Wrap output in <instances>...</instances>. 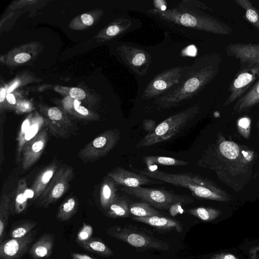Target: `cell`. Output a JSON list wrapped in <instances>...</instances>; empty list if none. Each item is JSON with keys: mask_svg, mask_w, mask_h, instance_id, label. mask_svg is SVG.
Wrapping results in <instances>:
<instances>
[{"mask_svg": "<svg viewBox=\"0 0 259 259\" xmlns=\"http://www.w3.org/2000/svg\"><path fill=\"white\" fill-rule=\"evenodd\" d=\"M218 70L212 56H205L197 58L180 82L156 98L153 103L163 109L177 106L203 90L214 77Z\"/></svg>", "mask_w": 259, "mask_h": 259, "instance_id": "cell-1", "label": "cell"}, {"mask_svg": "<svg viewBox=\"0 0 259 259\" xmlns=\"http://www.w3.org/2000/svg\"><path fill=\"white\" fill-rule=\"evenodd\" d=\"M134 171L146 177L178 187L187 188L193 197L199 199L227 202L230 197L213 181L191 172L169 173L160 170L138 169Z\"/></svg>", "mask_w": 259, "mask_h": 259, "instance_id": "cell-2", "label": "cell"}, {"mask_svg": "<svg viewBox=\"0 0 259 259\" xmlns=\"http://www.w3.org/2000/svg\"><path fill=\"white\" fill-rule=\"evenodd\" d=\"M150 13L166 21L193 29L218 34H228L232 31L227 24L202 12L193 11L190 8L180 6L162 11L149 10Z\"/></svg>", "mask_w": 259, "mask_h": 259, "instance_id": "cell-3", "label": "cell"}, {"mask_svg": "<svg viewBox=\"0 0 259 259\" xmlns=\"http://www.w3.org/2000/svg\"><path fill=\"white\" fill-rule=\"evenodd\" d=\"M199 110V106L195 105L167 118L142 138L136 147L145 148L170 139L188 125Z\"/></svg>", "mask_w": 259, "mask_h": 259, "instance_id": "cell-4", "label": "cell"}, {"mask_svg": "<svg viewBox=\"0 0 259 259\" xmlns=\"http://www.w3.org/2000/svg\"><path fill=\"white\" fill-rule=\"evenodd\" d=\"M121 190L160 209H169L175 205L186 204L193 201L188 195H179L160 188L123 187Z\"/></svg>", "mask_w": 259, "mask_h": 259, "instance_id": "cell-5", "label": "cell"}, {"mask_svg": "<svg viewBox=\"0 0 259 259\" xmlns=\"http://www.w3.org/2000/svg\"><path fill=\"white\" fill-rule=\"evenodd\" d=\"M190 66H177L165 70L156 75L144 90L142 98H157L179 84L188 73Z\"/></svg>", "mask_w": 259, "mask_h": 259, "instance_id": "cell-6", "label": "cell"}, {"mask_svg": "<svg viewBox=\"0 0 259 259\" xmlns=\"http://www.w3.org/2000/svg\"><path fill=\"white\" fill-rule=\"evenodd\" d=\"M121 133L117 129L109 130L97 137L79 152L85 161H93L108 154L117 144Z\"/></svg>", "mask_w": 259, "mask_h": 259, "instance_id": "cell-7", "label": "cell"}, {"mask_svg": "<svg viewBox=\"0 0 259 259\" xmlns=\"http://www.w3.org/2000/svg\"><path fill=\"white\" fill-rule=\"evenodd\" d=\"M73 173L71 167L59 168L40 197L39 206L47 207L61 197L68 188Z\"/></svg>", "mask_w": 259, "mask_h": 259, "instance_id": "cell-8", "label": "cell"}, {"mask_svg": "<svg viewBox=\"0 0 259 259\" xmlns=\"http://www.w3.org/2000/svg\"><path fill=\"white\" fill-rule=\"evenodd\" d=\"M114 238L136 247H146L159 250H168V245L159 240L142 233L132 231L126 228L109 233Z\"/></svg>", "mask_w": 259, "mask_h": 259, "instance_id": "cell-9", "label": "cell"}, {"mask_svg": "<svg viewBox=\"0 0 259 259\" xmlns=\"http://www.w3.org/2000/svg\"><path fill=\"white\" fill-rule=\"evenodd\" d=\"M38 229H33L24 237L11 238L0 245V259H21L34 240Z\"/></svg>", "mask_w": 259, "mask_h": 259, "instance_id": "cell-10", "label": "cell"}, {"mask_svg": "<svg viewBox=\"0 0 259 259\" xmlns=\"http://www.w3.org/2000/svg\"><path fill=\"white\" fill-rule=\"evenodd\" d=\"M121 53L125 63L138 75L147 73L151 62V57L144 50L133 46L121 47Z\"/></svg>", "mask_w": 259, "mask_h": 259, "instance_id": "cell-11", "label": "cell"}, {"mask_svg": "<svg viewBox=\"0 0 259 259\" xmlns=\"http://www.w3.org/2000/svg\"><path fill=\"white\" fill-rule=\"evenodd\" d=\"M258 77L259 65L250 66L238 74L230 85V94L224 105L227 106L239 98Z\"/></svg>", "mask_w": 259, "mask_h": 259, "instance_id": "cell-12", "label": "cell"}, {"mask_svg": "<svg viewBox=\"0 0 259 259\" xmlns=\"http://www.w3.org/2000/svg\"><path fill=\"white\" fill-rule=\"evenodd\" d=\"M116 183L124 187L135 188L146 185L162 184L161 181L154 180L146 176L125 169L121 166L114 168L108 173Z\"/></svg>", "mask_w": 259, "mask_h": 259, "instance_id": "cell-13", "label": "cell"}, {"mask_svg": "<svg viewBox=\"0 0 259 259\" xmlns=\"http://www.w3.org/2000/svg\"><path fill=\"white\" fill-rule=\"evenodd\" d=\"M48 138L46 130H42L23 147L22 152V167L26 169L33 165L40 157Z\"/></svg>", "mask_w": 259, "mask_h": 259, "instance_id": "cell-14", "label": "cell"}, {"mask_svg": "<svg viewBox=\"0 0 259 259\" xmlns=\"http://www.w3.org/2000/svg\"><path fill=\"white\" fill-rule=\"evenodd\" d=\"M227 52L242 63L259 65V44H232L227 47Z\"/></svg>", "mask_w": 259, "mask_h": 259, "instance_id": "cell-15", "label": "cell"}, {"mask_svg": "<svg viewBox=\"0 0 259 259\" xmlns=\"http://www.w3.org/2000/svg\"><path fill=\"white\" fill-rule=\"evenodd\" d=\"M54 234L45 233L31 246L29 254L33 259H46L51 255L54 247Z\"/></svg>", "mask_w": 259, "mask_h": 259, "instance_id": "cell-16", "label": "cell"}, {"mask_svg": "<svg viewBox=\"0 0 259 259\" xmlns=\"http://www.w3.org/2000/svg\"><path fill=\"white\" fill-rule=\"evenodd\" d=\"M132 219L163 230L175 231L178 233H181L183 231V225L180 222L161 215L149 217H134Z\"/></svg>", "mask_w": 259, "mask_h": 259, "instance_id": "cell-17", "label": "cell"}, {"mask_svg": "<svg viewBox=\"0 0 259 259\" xmlns=\"http://www.w3.org/2000/svg\"><path fill=\"white\" fill-rule=\"evenodd\" d=\"M58 169L57 164L53 163L39 174L30 189L33 193L34 200L42 195Z\"/></svg>", "mask_w": 259, "mask_h": 259, "instance_id": "cell-18", "label": "cell"}, {"mask_svg": "<svg viewBox=\"0 0 259 259\" xmlns=\"http://www.w3.org/2000/svg\"><path fill=\"white\" fill-rule=\"evenodd\" d=\"M33 198V193L30 189H28L25 179L19 180L15 198L13 205L11 206V211L15 213H20L23 211L27 205V199Z\"/></svg>", "mask_w": 259, "mask_h": 259, "instance_id": "cell-19", "label": "cell"}, {"mask_svg": "<svg viewBox=\"0 0 259 259\" xmlns=\"http://www.w3.org/2000/svg\"><path fill=\"white\" fill-rule=\"evenodd\" d=\"M259 103V79L251 89L241 97L234 106L237 113H241Z\"/></svg>", "mask_w": 259, "mask_h": 259, "instance_id": "cell-20", "label": "cell"}, {"mask_svg": "<svg viewBox=\"0 0 259 259\" xmlns=\"http://www.w3.org/2000/svg\"><path fill=\"white\" fill-rule=\"evenodd\" d=\"M117 196L115 181L108 176L106 177L100 190V203L102 207L107 210Z\"/></svg>", "mask_w": 259, "mask_h": 259, "instance_id": "cell-21", "label": "cell"}, {"mask_svg": "<svg viewBox=\"0 0 259 259\" xmlns=\"http://www.w3.org/2000/svg\"><path fill=\"white\" fill-rule=\"evenodd\" d=\"M129 200L124 196H117L106 210V214L112 218H127L130 216Z\"/></svg>", "mask_w": 259, "mask_h": 259, "instance_id": "cell-22", "label": "cell"}, {"mask_svg": "<svg viewBox=\"0 0 259 259\" xmlns=\"http://www.w3.org/2000/svg\"><path fill=\"white\" fill-rule=\"evenodd\" d=\"M44 120L42 117L35 116L32 118L31 124L25 134L22 141L18 143L17 149V159L20 160L22 156V150L25 145L33 139L38 133L43 124Z\"/></svg>", "mask_w": 259, "mask_h": 259, "instance_id": "cell-23", "label": "cell"}, {"mask_svg": "<svg viewBox=\"0 0 259 259\" xmlns=\"http://www.w3.org/2000/svg\"><path fill=\"white\" fill-rule=\"evenodd\" d=\"M79 245L84 249L101 256H109L113 255L112 250L98 238H91Z\"/></svg>", "mask_w": 259, "mask_h": 259, "instance_id": "cell-24", "label": "cell"}, {"mask_svg": "<svg viewBox=\"0 0 259 259\" xmlns=\"http://www.w3.org/2000/svg\"><path fill=\"white\" fill-rule=\"evenodd\" d=\"M12 200L9 195H4L0 203V243H2L11 211Z\"/></svg>", "mask_w": 259, "mask_h": 259, "instance_id": "cell-25", "label": "cell"}, {"mask_svg": "<svg viewBox=\"0 0 259 259\" xmlns=\"http://www.w3.org/2000/svg\"><path fill=\"white\" fill-rule=\"evenodd\" d=\"M37 223L31 220H23L17 222L12 226L10 231L11 238H18L25 236L37 226Z\"/></svg>", "mask_w": 259, "mask_h": 259, "instance_id": "cell-26", "label": "cell"}, {"mask_svg": "<svg viewBox=\"0 0 259 259\" xmlns=\"http://www.w3.org/2000/svg\"><path fill=\"white\" fill-rule=\"evenodd\" d=\"M77 208V202L74 197L68 198L59 206L56 218L60 222L69 220L75 214Z\"/></svg>", "mask_w": 259, "mask_h": 259, "instance_id": "cell-27", "label": "cell"}, {"mask_svg": "<svg viewBox=\"0 0 259 259\" xmlns=\"http://www.w3.org/2000/svg\"><path fill=\"white\" fill-rule=\"evenodd\" d=\"M142 159L147 167H150L153 164L184 166L189 164V163L186 161L166 156H146L143 157Z\"/></svg>", "mask_w": 259, "mask_h": 259, "instance_id": "cell-28", "label": "cell"}, {"mask_svg": "<svg viewBox=\"0 0 259 259\" xmlns=\"http://www.w3.org/2000/svg\"><path fill=\"white\" fill-rule=\"evenodd\" d=\"M129 209L130 213L135 217H149L161 215L159 211L145 202L132 203L130 205Z\"/></svg>", "mask_w": 259, "mask_h": 259, "instance_id": "cell-29", "label": "cell"}, {"mask_svg": "<svg viewBox=\"0 0 259 259\" xmlns=\"http://www.w3.org/2000/svg\"><path fill=\"white\" fill-rule=\"evenodd\" d=\"M187 212L205 222L214 220L222 214L218 209L208 207H197L187 210Z\"/></svg>", "mask_w": 259, "mask_h": 259, "instance_id": "cell-30", "label": "cell"}, {"mask_svg": "<svg viewBox=\"0 0 259 259\" xmlns=\"http://www.w3.org/2000/svg\"><path fill=\"white\" fill-rule=\"evenodd\" d=\"M235 2L245 11L248 21L259 31V12L248 0H235Z\"/></svg>", "mask_w": 259, "mask_h": 259, "instance_id": "cell-31", "label": "cell"}, {"mask_svg": "<svg viewBox=\"0 0 259 259\" xmlns=\"http://www.w3.org/2000/svg\"><path fill=\"white\" fill-rule=\"evenodd\" d=\"M219 149L223 156L229 159L236 158L239 154L238 146L232 141L222 142L219 145Z\"/></svg>", "mask_w": 259, "mask_h": 259, "instance_id": "cell-32", "label": "cell"}, {"mask_svg": "<svg viewBox=\"0 0 259 259\" xmlns=\"http://www.w3.org/2000/svg\"><path fill=\"white\" fill-rule=\"evenodd\" d=\"M93 234V229L89 225L84 223L77 234L76 241L79 245L80 244L88 241L92 238Z\"/></svg>", "mask_w": 259, "mask_h": 259, "instance_id": "cell-33", "label": "cell"}, {"mask_svg": "<svg viewBox=\"0 0 259 259\" xmlns=\"http://www.w3.org/2000/svg\"><path fill=\"white\" fill-rule=\"evenodd\" d=\"M237 127L239 132L245 138L250 136L251 130V120L247 117L239 118L237 121Z\"/></svg>", "mask_w": 259, "mask_h": 259, "instance_id": "cell-34", "label": "cell"}, {"mask_svg": "<svg viewBox=\"0 0 259 259\" xmlns=\"http://www.w3.org/2000/svg\"><path fill=\"white\" fill-rule=\"evenodd\" d=\"M49 118L53 121H59L62 118L61 111L57 107H52L48 111Z\"/></svg>", "mask_w": 259, "mask_h": 259, "instance_id": "cell-35", "label": "cell"}, {"mask_svg": "<svg viewBox=\"0 0 259 259\" xmlns=\"http://www.w3.org/2000/svg\"><path fill=\"white\" fill-rule=\"evenodd\" d=\"M32 118L28 117L23 122L18 137V143L22 141L24 136L29 127Z\"/></svg>", "mask_w": 259, "mask_h": 259, "instance_id": "cell-36", "label": "cell"}, {"mask_svg": "<svg viewBox=\"0 0 259 259\" xmlns=\"http://www.w3.org/2000/svg\"><path fill=\"white\" fill-rule=\"evenodd\" d=\"M70 95L72 98L77 100L84 99L86 95L83 90L77 88H72L70 91Z\"/></svg>", "mask_w": 259, "mask_h": 259, "instance_id": "cell-37", "label": "cell"}, {"mask_svg": "<svg viewBox=\"0 0 259 259\" xmlns=\"http://www.w3.org/2000/svg\"><path fill=\"white\" fill-rule=\"evenodd\" d=\"M144 129L149 133L154 131L156 128V122L152 119H145L143 122Z\"/></svg>", "mask_w": 259, "mask_h": 259, "instance_id": "cell-38", "label": "cell"}, {"mask_svg": "<svg viewBox=\"0 0 259 259\" xmlns=\"http://www.w3.org/2000/svg\"><path fill=\"white\" fill-rule=\"evenodd\" d=\"M74 108L76 111L82 115H88L89 113L88 110L83 106L80 105V102L77 100L74 101Z\"/></svg>", "mask_w": 259, "mask_h": 259, "instance_id": "cell-39", "label": "cell"}, {"mask_svg": "<svg viewBox=\"0 0 259 259\" xmlns=\"http://www.w3.org/2000/svg\"><path fill=\"white\" fill-rule=\"evenodd\" d=\"M210 259H239L235 255L229 253H220L213 255Z\"/></svg>", "mask_w": 259, "mask_h": 259, "instance_id": "cell-40", "label": "cell"}, {"mask_svg": "<svg viewBox=\"0 0 259 259\" xmlns=\"http://www.w3.org/2000/svg\"><path fill=\"white\" fill-rule=\"evenodd\" d=\"M30 55L26 53H20L14 57L15 61L19 63H24L30 59Z\"/></svg>", "mask_w": 259, "mask_h": 259, "instance_id": "cell-41", "label": "cell"}, {"mask_svg": "<svg viewBox=\"0 0 259 259\" xmlns=\"http://www.w3.org/2000/svg\"><path fill=\"white\" fill-rule=\"evenodd\" d=\"M81 19L84 24L87 26H90L93 24L94 19L93 17L89 14H84L81 16Z\"/></svg>", "mask_w": 259, "mask_h": 259, "instance_id": "cell-42", "label": "cell"}, {"mask_svg": "<svg viewBox=\"0 0 259 259\" xmlns=\"http://www.w3.org/2000/svg\"><path fill=\"white\" fill-rule=\"evenodd\" d=\"M71 256L72 259H94L87 254L75 252H72Z\"/></svg>", "mask_w": 259, "mask_h": 259, "instance_id": "cell-43", "label": "cell"}, {"mask_svg": "<svg viewBox=\"0 0 259 259\" xmlns=\"http://www.w3.org/2000/svg\"><path fill=\"white\" fill-rule=\"evenodd\" d=\"M18 107L21 111L26 112L30 109V106L28 102L24 101L19 104Z\"/></svg>", "mask_w": 259, "mask_h": 259, "instance_id": "cell-44", "label": "cell"}, {"mask_svg": "<svg viewBox=\"0 0 259 259\" xmlns=\"http://www.w3.org/2000/svg\"><path fill=\"white\" fill-rule=\"evenodd\" d=\"M259 250V246L255 247L251 249L250 255L251 259H259L256 252Z\"/></svg>", "mask_w": 259, "mask_h": 259, "instance_id": "cell-45", "label": "cell"}, {"mask_svg": "<svg viewBox=\"0 0 259 259\" xmlns=\"http://www.w3.org/2000/svg\"><path fill=\"white\" fill-rule=\"evenodd\" d=\"M6 99L8 102L12 105H14L16 103V99L14 96L12 94H8L6 96Z\"/></svg>", "mask_w": 259, "mask_h": 259, "instance_id": "cell-46", "label": "cell"}, {"mask_svg": "<svg viewBox=\"0 0 259 259\" xmlns=\"http://www.w3.org/2000/svg\"><path fill=\"white\" fill-rule=\"evenodd\" d=\"M73 105L74 106V103H73L71 98H67L65 99V101H64V106L65 107L68 106V108L69 107L71 108Z\"/></svg>", "mask_w": 259, "mask_h": 259, "instance_id": "cell-47", "label": "cell"}, {"mask_svg": "<svg viewBox=\"0 0 259 259\" xmlns=\"http://www.w3.org/2000/svg\"><path fill=\"white\" fill-rule=\"evenodd\" d=\"M20 84L19 81H16L14 83H13L8 89V93L9 94L10 92L13 91L15 88H16Z\"/></svg>", "mask_w": 259, "mask_h": 259, "instance_id": "cell-48", "label": "cell"}, {"mask_svg": "<svg viewBox=\"0 0 259 259\" xmlns=\"http://www.w3.org/2000/svg\"><path fill=\"white\" fill-rule=\"evenodd\" d=\"M6 95V90L4 88H1L0 91V102L4 101Z\"/></svg>", "mask_w": 259, "mask_h": 259, "instance_id": "cell-49", "label": "cell"}, {"mask_svg": "<svg viewBox=\"0 0 259 259\" xmlns=\"http://www.w3.org/2000/svg\"><path fill=\"white\" fill-rule=\"evenodd\" d=\"M257 129H258V131H259V121L257 123Z\"/></svg>", "mask_w": 259, "mask_h": 259, "instance_id": "cell-50", "label": "cell"}, {"mask_svg": "<svg viewBox=\"0 0 259 259\" xmlns=\"http://www.w3.org/2000/svg\"><path fill=\"white\" fill-rule=\"evenodd\" d=\"M4 259H6V258H4Z\"/></svg>", "mask_w": 259, "mask_h": 259, "instance_id": "cell-51", "label": "cell"}]
</instances>
